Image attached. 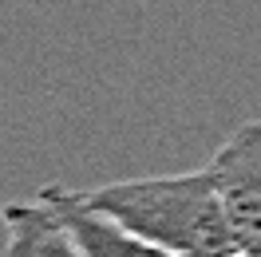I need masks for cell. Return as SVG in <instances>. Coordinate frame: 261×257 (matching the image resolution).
<instances>
[{
	"mask_svg": "<svg viewBox=\"0 0 261 257\" xmlns=\"http://www.w3.org/2000/svg\"><path fill=\"white\" fill-rule=\"evenodd\" d=\"M80 198L174 257H238L210 166L190 174L103 182L95 190H80Z\"/></svg>",
	"mask_w": 261,
	"mask_h": 257,
	"instance_id": "6da1fadb",
	"label": "cell"
},
{
	"mask_svg": "<svg viewBox=\"0 0 261 257\" xmlns=\"http://www.w3.org/2000/svg\"><path fill=\"white\" fill-rule=\"evenodd\" d=\"M210 174L218 182L238 253L261 257V123H242L214 150Z\"/></svg>",
	"mask_w": 261,
	"mask_h": 257,
	"instance_id": "7a4b0ae2",
	"label": "cell"
},
{
	"mask_svg": "<svg viewBox=\"0 0 261 257\" xmlns=\"http://www.w3.org/2000/svg\"><path fill=\"white\" fill-rule=\"evenodd\" d=\"M40 202H48L56 210V218L67 225V234L75 238L83 257H174L143 241L139 234H130L127 225H119L115 218L91 210L80 198V190H64V186H44Z\"/></svg>",
	"mask_w": 261,
	"mask_h": 257,
	"instance_id": "3957f363",
	"label": "cell"
},
{
	"mask_svg": "<svg viewBox=\"0 0 261 257\" xmlns=\"http://www.w3.org/2000/svg\"><path fill=\"white\" fill-rule=\"evenodd\" d=\"M4 222V253L8 257H83L67 225L48 202H8L0 210Z\"/></svg>",
	"mask_w": 261,
	"mask_h": 257,
	"instance_id": "277c9868",
	"label": "cell"
},
{
	"mask_svg": "<svg viewBox=\"0 0 261 257\" xmlns=\"http://www.w3.org/2000/svg\"><path fill=\"white\" fill-rule=\"evenodd\" d=\"M238 257H242V253H238Z\"/></svg>",
	"mask_w": 261,
	"mask_h": 257,
	"instance_id": "5b68a950",
	"label": "cell"
}]
</instances>
